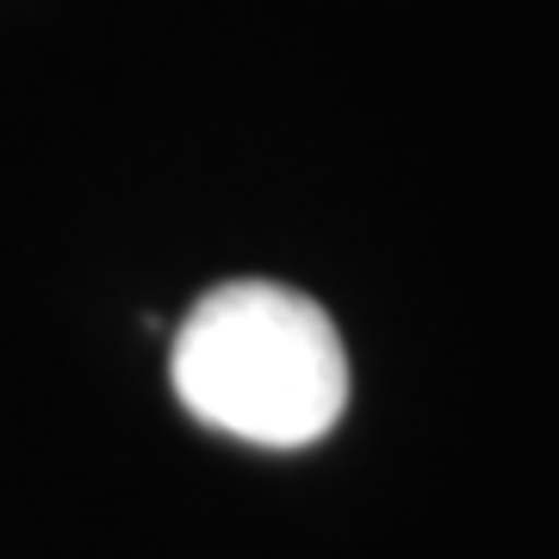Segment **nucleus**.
<instances>
[{
	"label": "nucleus",
	"instance_id": "nucleus-1",
	"mask_svg": "<svg viewBox=\"0 0 559 559\" xmlns=\"http://www.w3.org/2000/svg\"><path fill=\"white\" fill-rule=\"evenodd\" d=\"M180 411L249 448H311L348 411V348L318 299L274 280H224L175 330Z\"/></svg>",
	"mask_w": 559,
	"mask_h": 559
}]
</instances>
